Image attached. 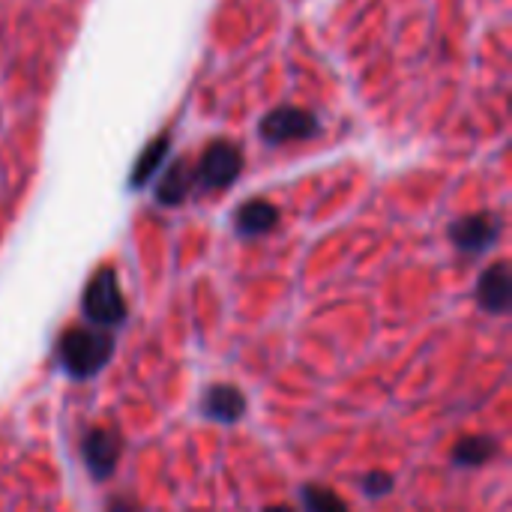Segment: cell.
Returning <instances> with one entry per match:
<instances>
[{"mask_svg": "<svg viewBox=\"0 0 512 512\" xmlns=\"http://www.w3.org/2000/svg\"><path fill=\"white\" fill-rule=\"evenodd\" d=\"M84 315L99 324V327H114L123 321L126 315V303L117 285V276L111 267L96 270V276L90 279L87 291H84Z\"/></svg>", "mask_w": 512, "mask_h": 512, "instance_id": "3957f363", "label": "cell"}, {"mask_svg": "<svg viewBox=\"0 0 512 512\" xmlns=\"http://www.w3.org/2000/svg\"><path fill=\"white\" fill-rule=\"evenodd\" d=\"M321 132V123L312 111L297 105H279L267 111L258 123V135L267 144H288V141H309Z\"/></svg>", "mask_w": 512, "mask_h": 512, "instance_id": "7a4b0ae2", "label": "cell"}, {"mask_svg": "<svg viewBox=\"0 0 512 512\" xmlns=\"http://www.w3.org/2000/svg\"><path fill=\"white\" fill-rule=\"evenodd\" d=\"M267 512H291V510H288V507H270Z\"/></svg>", "mask_w": 512, "mask_h": 512, "instance_id": "2e32d148", "label": "cell"}, {"mask_svg": "<svg viewBox=\"0 0 512 512\" xmlns=\"http://www.w3.org/2000/svg\"><path fill=\"white\" fill-rule=\"evenodd\" d=\"M192 186H195V174L189 171V165H186L183 159H177V162L165 171V177L159 180V186H156V201L165 204V207H177V204L186 201V195L192 192Z\"/></svg>", "mask_w": 512, "mask_h": 512, "instance_id": "30bf717a", "label": "cell"}, {"mask_svg": "<svg viewBox=\"0 0 512 512\" xmlns=\"http://www.w3.org/2000/svg\"><path fill=\"white\" fill-rule=\"evenodd\" d=\"M246 411V399L237 387H225V384H216L210 387V393L204 396V414L216 423H234L240 420Z\"/></svg>", "mask_w": 512, "mask_h": 512, "instance_id": "9c48e42d", "label": "cell"}, {"mask_svg": "<svg viewBox=\"0 0 512 512\" xmlns=\"http://www.w3.org/2000/svg\"><path fill=\"white\" fill-rule=\"evenodd\" d=\"M81 453H84V462H87L90 474L105 480V477H111V471H114V465L120 459V438L114 432H108V429H93L81 441Z\"/></svg>", "mask_w": 512, "mask_h": 512, "instance_id": "8992f818", "label": "cell"}, {"mask_svg": "<svg viewBox=\"0 0 512 512\" xmlns=\"http://www.w3.org/2000/svg\"><path fill=\"white\" fill-rule=\"evenodd\" d=\"M60 363L72 378H90L96 375L114 351L111 336H105L102 330H87V327H72L60 336Z\"/></svg>", "mask_w": 512, "mask_h": 512, "instance_id": "6da1fadb", "label": "cell"}, {"mask_svg": "<svg viewBox=\"0 0 512 512\" xmlns=\"http://www.w3.org/2000/svg\"><path fill=\"white\" fill-rule=\"evenodd\" d=\"M243 171V153L231 141H213L198 159L195 183L201 189H225L231 186Z\"/></svg>", "mask_w": 512, "mask_h": 512, "instance_id": "277c9868", "label": "cell"}, {"mask_svg": "<svg viewBox=\"0 0 512 512\" xmlns=\"http://www.w3.org/2000/svg\"><path fill=\"white\" fill-rule=\"evenodd\" d=\"M111 512H129V504H126V501H114V504H111Z\"/></svg>", "mask_w": 512, "mask_h": 512, "instance_id": "9a60e30c", "label": "cell"}, {"mask_svg": "<svg viewBox=\"0 0 512 512\" xmlns=\"http://www.w3.org/2000/svg\"><path fill=\"white\" fill-rule=\"evenodd\" d=\"M168 147H171L168 132L147 144V150L141 153V159H138V165H135V171H132V186H135V189H141L144 183L153 180V174L159 171V165H162L165 156H168Z\"/></svg>", "mask_w": 512, "mask_h": 512, "instance_id": "8fae6325", "label": "cell"}, {"mask_svg": "<svg viewBox=\"0 0 512 512\" xmlns=\"http://www.w3.org/2000/svg\"><path fill=\"white\" fill-rule=\"evenodd\" d=\"M279 222V210L264 201V198H255V201H246L237 216H234V225L243 237H261L267 231H273V225Z\"/></svg>", "mask_w": 512, "mask_h": 512, "instance_id": "ba28073f", "label": "cell"}, {"mask_svg": "<svg viewBox=\"0 0 512 512\" xmlns=\"http://www.w3.org/2000/svg\"><path fill=\"white\" fill-rule=\"evenodd\" d=\"M498 237H501V219H498L495 213L465 216V219L453 222V228H450L453 246H456L459 252H468V255L486 252Z\"/></svg>", "mask_w": 512, "mask_h": 512, "instance_id": "5b68a950", "label": "cell"}, {"mask_svg": "<svg viewBox=\"0 0 512 512\" xmlns=\"http://www.w3.org/2000/svg\"><path fill=\"white\" fill-rule=\"evenodd\" d=\"M498 453V444L486 435H474V438H462L453 450V459L456 465H468V468H477L483 462H489L492 456Z\"/></svg>", "mask_w": 512, "mask_h": 512, "instance_id": "7c38bea8", "label": "cell"}, {"mask_svg": "<svg viewBox=\"0 0 512 512\" xmlns=\"http://www.w3.org/2000/svg\"><path fill=\"white\" fill-rule=\"evenodd\" d=\"M390 489H393V480L387 474H369L363 480V492L366 495H387Z\"/></svg>", "mask_w": 512, "mask_h": 512, "instance_id": "5bb4252c", "label": "cell"}, {"mask_svg": "<svg viewBox=\"0 0 512 512\" xmlns=\"http://www.w3.org/2000/svg\"><path fill=\"white\" fill-rule=\"evenodd\" d=\"M303 504H306V512H348L339 495H333L330 489H321V486H306Z\"/></svg>", "mask_w": 512, "mask_h": 512, "instance_id": "4fadbf2b", "label": "cell"}, {"mask_svg": "<svg viewBox=\"0 0 512 512\" xmlns=\"http://www.w3.org/2000/svg\"><path fill=\"white\" fill-rule=\"evenodd\" d=\"M510 297V267H507L504 261H501V264H492V267L480 276V285H477V300H480V306L501 315V312L510 309Z\"/></svg>", "mask_w": 512, "mask_h": 512, "instance_id": "52a82bcc", "label": "cell"}]
</instances>
